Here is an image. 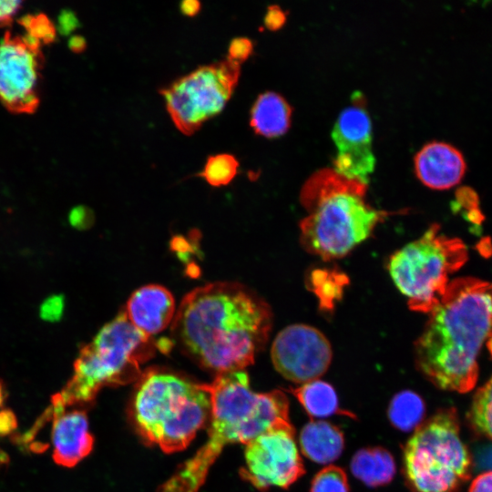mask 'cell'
I'll use <instances>...</instances> for the list:
<instances>
[{
	"label": "cell",
	"mask_w": 492,
	"mask_h": 492,
	"mask_svg": "<svg viewBox=\"0 0 492 492\" xmlns=\"http://www.w3.org/2000/svg\"><path fill=\"white\" fill-rule=\"evenodd\" d=\"M210 398V425L206 443L183 462L159 492H199L209 469L227 444L250 441L270 428L290 422L289 402L280 390L255 393L244 370L217 374L202 384Z\"/></svg>",
	"instance_id": "3"
},
{
	"label": "cell",
	"mask_w": 492,
	"mask_h": 492,
	"mask_svg": "<svg viewBox=\"0 0 492 492\" xmlns=\"http://www.w3.org/2000/svg\"><path fill=\"white\" fill-rule=\"evenodd\" d=\"M21 1H0V26L8 25L21 9Z\"/></svg>",
	"instance_id": "29"
},
{
	"label": "cell",
	"mask_w": 492,
	"mask_h": 492,
	"mask_svg": "<svg viewBox=\"0 0 492 492\" xmlns=\"http://www.w3.org/2000/svg\"><path fill=\"white\" fill-rule=\"evenodd\" d=\"M252 42L247 37H235L229 46L228 59L241 65L252 53Z\"/></svg>",
	"instance_id": "26"
},
{
	"label": "cell",
	"mask_w": 492,
	"mask_h": 492,
	"mask_svg": "<svg viewBox=\"0 0 492 492\" xmlns=\"http://www.w3.org/2000/svg\"><path fill=\"white\" fill-rule=\"evenodd\" d=\"M245 446L241 476L261 491L287 488L304 474L290 422L270 428Z\"/></svg>",
	"instance_id": "10"
},
{
	"label": "cell",
	"mask_w": 492,
	"mask_h": 492,
	"mask_svg": "<svg viewBox=\"0 0 492 492\" xmlns=\"http://www.w3.org/2000/svg\"><path fill=\"white\" fill-rule=\"evenodd\" d=\"M40 43L7 32L0 42V102L15 113H31L39 104Z\"/></svg>",
	"instance_id": "11"
},
{
	"label": "cell",
	"mask_w": 492,
	"mask_h": 492,
	"mask_svg": "<svg viewBox=\"0 0 492 492\" xmlns=\"http://www.w3.org/2000/svg\"><path fill=\"white\" fill-rule=\"evenodd\" d=\"M271 356L279 374L293 383L318 380L328 369L332 347L316 328L302 323L282 329L273 340Z\"/></svg>",
	"instance_id": "12"
},
{
	"label": "cell",
	"mask_w": 492,
	"mask_h": 492,
	"mask_svg": "<svg viewBox=\"0 0 492 492\" xmlns=\"http://www.w3.org/2000/svg\"><path fill=\"white\" fill-rule=\"evenodd\" d=\"M425 411L423 399L416 393L405 390L392 398L388 407V417L395 428L408 432L421 425Z\"/></svg>",
	"instance_id": "21"
},
{
	"label": "cell",
	"mask_w": 492,
	"mask_h": 492,
	"mask_svg": "<svg viewBox=\"0 0 492 492\" xmlns=\"http://www.w3.org/2000/svg\"><path fill=\"white\" fill-rule=\"evenodd\" d=\"M52 424L53 459L62 466L72 467L92 450L94 438L89 433L87 414L82 410L49 412Z\"/></svg>",
	"instance_id": "14"
},
{
	"label": "cell",
	"mask_w": 492,
	"mask_h": 492,
	"mask_svg": "<svg viewBox=\"0 0 492 492\" xmlns=\"http://www.w3.org/2000/svg\"><path fill=\"white\" fill-rule=\"evenodd\" d=\"M270 306L242 284L218 282L182 299L171 324L180 350L217 374L244 370L268 340Z\"/></svg>",
	"instance_id": "1"
},
{
	"label": "cell",
	"mask_w": 492,
	"mask_h": 492,
	"mask_svg": "<svg viewBox=\"0 0 492 492\" xmlns=\"http://www.w3.org/2000/svg\"><path fill=\"white\" fill-rule=\"evenodd\" d=\"M292 108L286 99L273 91L260 94L250 113V125L255 133L266 138L278 137L291 124Z\"/></svg>",
	"instance_id": "18"
},
{
	"label": "cell",
	"mask_w": 492,
	"mask_h": 492,
	"mask_svg": "<svg viewBox=\"0 0 492 492\" xmlns=\"http://www.w3.org/2000/svg\"><path fill=\"white\" fill-rule=\"evenodd\" d=\"M487 345L488 347V350L492 355V337L487 341Z\"/></svg>",
	"instance_id": "35"
},
{
	"label": "cell",
	"mask_w": 492,
	"mask_h": 492,
	"mask_svg": "<svg viewBox=\"0 0 492 492\" xmlns=\"http://www.w3.org/2000/svg\"><path fill=\"white\" fill-rule=\"evenodd\" d=\"M23 25L28 29V36L40 41L50 42L55 36L54 28L45 15L27 16Z\"/></svg>",
	"instance_id": "25"
},
{
	"label": "cell",
	"mask_w": 492,
	"mask_h": 492,
	"mask_svg": "<svg viewBox=\"0 0 492 492\" xmlns=\"http://www.w3.org/2000/svg\"><path fill=\"white\" fill-rule=\"evenodd\" d=\"M240 66L228 58L201 66L159 90L181 133L192 135L223 110L237 86Z\"/></svg>",
	"instance_id": "9"
},
{
	"label": "cell",
	"mask_w": 492,
	"mask_h": 492,
	"mask_svg": "<svg viewBox=\"0 0 492 492\" xmlns=\"http://www.w3.org/2000/svg\"><path fill=\"white\" fill-rule=\"evenodd\" d=\"M299 441L303 455L319 464L336 460L344 446L342 431L331 423L321 420L306 424L301 431Z\"/></svg>",
	"instance_id": "17"
},
{
	"label": "cell",
	"mask_w": 492,
	"mask_h": 492,
	"mask_svg": "<svg viewBox=\"0 0 492 492\" xmlns=\"http://www.w3.org/2000/svg\"><path fill=\"white\" fill-rule=\"evenodd\" d=\"M471 456L454 408L439 410L404 448V472L415 492H454L470 477Z\"/></svg>",
	"instance_id": "7"
},
{
	"label": "cell",
	"mask_w": 492,
	"mask_h": 492,
	"mask_svg": "<svg viewBox=\"0 0 492 492\" xmlns=\"http://www.w3.org/2000/svg\"><path fill=\"white\" fill-rule=\"evenodd\" d=\"M457 200L465 206H474L477 203V195L469 187H461L456 191Z\"/></svg>",
	"instance_id": "32"
},
{
	"label": "cell",
	"mask_w": 492,
	"mask_h": 492,
	"mask_svg": "<svg viewBox=\"0 0 492 492\" xmlns=\"http://www.w3.org/2000/svg\"><path fill=\"white\" fill-rule=\"evenodd\" d=\"M3 403V387H2V384H0V406Z\"/></svg>",
	"instance_id": "36"
},
{
	"label": "cell",
	"mask_w": 492,
	"mask_h": 492,
	"mask_svg": "<svg viewBox=\"0 0 492 492\" xmlns=\"http://www.w3.org/2000/svg\"><path fill=\"white\" fill-rule=\"evenodd\" d=\"M70 223L78 228L87 227L89 224L90 212L84 207H77L72 210L69 217Z\"/></svg>",
	"instance_id": "31"
},
{
	"label": "cell",
	"mask_w": 492,
	"mask_h": 492,
	"mask_svg": "<svg viewBox=\"0 0 492 492\" xmlns=\"http://www.w3.org/2000/svg\"><path fill=\"white\" fill-rule=\"evenodd\" d=\"M157 345L120 312L81 348L73 376L51 403L67 409L91 402L105 386L138 381L143 373L140 365L153 356Z\"/></svg>",
	"instance_id": "6"
},
{
	"label": "cell",
	"mask_w": 492,
	"mask_h": 492,
	"mask_svg": "<svg viewBox=\"0 0 492 492\" xmlns=\"http://www.w3.org/2000/svg\"><path fill=\"white\" fill-rule=\"evenodd\" d=\"M239 162L231 154L223 153L210 156L199 176L210 185L220 187L228 185L236 176Z\"/></svg>",
	"instance_id": "22"
},
{
	"label": "cell",
	"mask_w": 492,
	"mask_h": 492,
	"mask_svg": "<svg viewBox=\"0 0 492 492\" xmlns=\"http://www.w3.org/2000/svg\"><path fill=\"white\" fill-rule=\"evenodd\" d=\"M291 392L313 418H323L339 411L337 395L331 384L321 380L302 384Z\"/></svg>",
	"instance_id": "20"
},
{
	"label": "cell",
	"mask_w": 492,
	"mask_h": 492,
	"mask_svg": "<svg viewBox=\"0 0 492 492\" xmlns=\"http://www.w3.org/2000/svg\"><path fill=\"white\" fill-rule=\"evenodd\" d=\"M285 13L278 5H271L264 16V24L270 30L279 29L285 22Z\"/></svg>",
	"instance_id": "28"
},
{
	"label": "cell",
	"mask_w": 492,
	"mask_h": 492,
	"mask_svg": "<svg viewBox=\"0 0 492 492\" xmlns=\"http://www.w3.org/2000/svg\"><path fill=\"white\" fill-rule=\"evenodd\" d=\"M418 179L434 190H447L463 179L466 163L462 152L444 141L425 144L415 156Z\"/></svg>",
	"instance_id": "15"
},
{
	"label": "cell",
	"mask_w": 492,
	"mask_h": 492,
	"mask_svg": "<svg viewBox=\"0 0 492 492\" xmlns=\"http://www.w3.org/2000/svg\"><path fill=\"white\" fill-rule=\"evenodd\" d=\"M70 46H71V48L74 50V51H77V52H80L82 50L85 49L86 47V41L83 37L81 36H76L74 38L71 39L70 41Z\"/></svg>",
	"instance_id": "34"
},
{
	"label": "cell",
	"mask_w": 492,
	"mask_h": 492,
	"mask_svg": "<svg viewBox=\"0 0 492 492\" xmlns=\"http://www.w3.org/2000/svg\"><path fill=\"white\" fill-rule=\"evenodd\" d=\"M210 411V395L202 384L156 368L138 380L131 408L139 434L165 453L184 449Z\"/></svg>",
	"instance_id": "5"
},
{
	"label": "cell",
	"mask_w": 492,
	"mask_h": 492,
	"mask_svg": "<svg viewBox=\"0 0 492 492\" xmlns=\"http://www.w3.org/2000/svg\"><path fill=\"white\" fill-rule=\"evenodd\" d=\"M200 3L197 0H185L179 5L180 12L187 16H195L200 11Z\"/></svg>",
	"instance_id": "33"
},
{
	"label": "cell",
	"mask_w": 492,
	"mask_h": 492,
	"mask_svg": "<svg viewBox=\"0 0 492 492\" xmlns=\"http://www.w3.org/2000/svg\"><path fill=\"white\" fill-rule=\"evenodd\" d=\"M64 299L54 295L46 299L40 307V315L46 321H57L64 311Z\"/></svg>",
	"instance_id": "27"
},
{
	"label": "cell",
	"mask_w": 492,
	"mask_h": 492,
	"mask_svg": "<svg viewBox=\"0 0 492 492\" xmlns=\"http://www.w3.org/2000/svg\"><path fill=\"white\" fill-rule=\"evenodd\" d=\"M469 419L477 431L492 439V377L476 392Z\"/></svg>",
	"instance_id": "23"
},
{
	"label": "cell",
	"mask_w": 492,
	"mask_h": 492,
	"mask_svg": "<svg viewBox=\"0 0 492 492\" xmlns=\"http://www.w3.org/2000/svg\"><path fill=\"white\" fill-rule=\"evenodd\" d=\"M429 315L415 343L417 368L441 389L470 391L477 381L479 352L492 337V282L450 281Z\"/></svg>",
	"instance_id": "2"
},
{
	"label": "cell",
	"mask_w": 492,
	"mask_h": 492,
	"mask_svg": "<svg viewBox=\"0 0 492 492\" xmlns=\"http://www.w3.org/2000/svg\"><path fill=\"white\" fill-rule=\"evenodd\" d=\"M466 244L432 224L424 234L395 251L388 262L390 276L408 299L411 310L430 313L439 303L449 276L467 261Z\"/></svg>",
	"instance_id": "8"
},
{
	"label": "cell",
	"mask_w": 492,
	"mask_h": 492,
	"mask_svg": "<svg viewBox=\"0 0 492 492\" xmlns=\"http://www.w3.org/2000/svg\"><path fill=\"white\" fill-rule=\"evenodd\" d=\"M469 492H492V470L478 475L472 481Z\"/></svg>",
	"instance_id": "30"
},
{
	"label": "cell",
	"mask_w": 492,
	"mask_h": 492,
	"mask_svg": "<svg viewBox=\"0 0 492 492\" xmlns=\"http://www.w3.org/2000/svg\"><path fill=\"white\" fill-rule=\"evenodd\" d=\"M332 138L338 149L333 160L334 171L367 184L375 165L372 150V122L357 96L354 105L339 114Z\"/></svg>",
	"instance_id": "13"
},
{
	"label": "cell",
	"mask_w": 492,
	"mask_h": 492,
	"mask_svg": "<svg viewBox=\"0 0 492 492\" xmlns=\"http://www.w3.org/2000/svg\"><path fill=\"white\" fill-rule=\"evenodd\" d=\"M351 471L366 486L375 487L392 481L395 463L393 456L383 447L363 448L353 456Z\"/></svg>",
	"instance_id": "19"
},
{
	"label": "cell",
	"mask_w": 492,
	"mask_h": 492,
	"mask_svg": "<svg viewBox=\"0 0 492 492\" xmlns=\"http://www.w3.org/2000/svg\"><path fill=\"white\" fill-rule=\"evenodd\" d=\"M366 184L333 169L313 174L301 190L307 216L300 222L303 248L323 260L345 256L387 215L365 201Z\"/></svg>",
	"instance_id": "4"
},
{
	"label": "cell",
	"mask_w": 492,
	"mask_h": 492,
	"mask_svg": "<svg viewBox=\"0 0 492 492\" xmlns=\"http://www.w3.org/2000/svg\"><path fill=\"white\" fill-rule=\"evenodd\" d=\"M311 492H349L345 472L335 466L323 468L313 477Z\"/></svg>",
	"instance_id": "24"
},
{
	"label": "cell",
	"mask_w": 492,
	"mask_h": 492,
	"mask_svg": "<svg viewBox=\"0 0 492 492\" xmlns=\"http://www.w3.org/2000/svg\"><path fill=\"white\" fill-rule=\"evenodd\" d=\"M124 312L138 330L151 336L162 332L173 321L176 307L174 298L168 289L158 284H149L131 294Z\"/></svg>",
	"instance_id": "16"
}]
</instances>
